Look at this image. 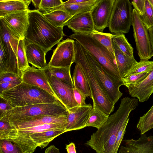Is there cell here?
Returning a JSON list of instances; mask_svg holds the SVG:
<instances>
[{"label":"cell","mask_w":153,"mask_h":153,"mask_svg":"<svg viewBox=\"0 0 153 153\" xmlns=\"http://www.w3.org/2000/svg\"><path fill=\"white\" fill-rule=\"evenodd\" d=\"M66 132L62 129H53L39 133L30 134V137L38 147L43 149L53 140L59 135Z\"/></svg>","instance_id":"obj_26"},{"label":"cell","mask_w":153,"mask_h":153,"mask_svg":"<svg viewBox=\"0 0 153 153\" xmlns=\"http://www.w3.org/2000/svg\"><path fill=\"white\" fill-rule=\"evenodd\" d=\"M124 146H121L119 153H153V135L141 134L137 140H125Z\"/></svg>","instance_id":"obj_18"},{"label":"cell","mask_w":153,"mask_h":153,"mask_svg":"<svg viewBox=\"0 0 153 153\" xmlns=\"http://www.w3.org/2000/svg\"><path fill=\"white\" fill-rule=\"evenodd\" d=\"M66 149L68 153H76L75 145L73 142H71L69 144L66 145Z\"/></svg>","instance_id":"obj_48"},{"label":"cell","mask_w":153,"mask_h":153,"mask_svg":"<svg viewBox=\"0 0 153 153\" xmlns=\"http://www.w3.org/2000/svg\"><path fill=\"white\" fill-rule=\"evenodd\" d=\"M43 15L51 24L57 27H63L66 23L73 17L65 11L59 10Z\"/></svg>","instance_id":"obj_29"},{"label":"cell","mask_w":153,"mask_h":153,"mask_svg":"<svg viewBox=\"0 0 153 153\" xmlns=\"http://www.w3.org/2000/svg\"><path fill=\"white\" fill-rule=\"evenodd\" d=\"M132 4L128 0H115L108 26L115 34L128 33L132 24Z\"/></svg>","instance_id":"obj_9"},{"label":"cell","mask_w":153,"mask_h":153,"mask_svg":"<svg viewBox=\"0 0 153 153\" xmlns=\"http://www.w3.org/2000/svg\"><path fill=\"white\" fill-rule=\"evenodd\" d=\"M137 128L140 131L141 134L153 128V105L146 114L140 117Z\"/></svg>","instance_id":"obj_35"},{"label":"cell","mask_w":153,"mask_h":153,"mask_svg":"<svg viewBox=\"0 0 153 153\" xmlns=\"http://www.w3.org/2000/svg\"><path fill=\"white\" fill-rule=\"evenodd\" d=\"M138 105V99L125 97L121 100L117 110L109 116L103 125L91 136L85 144L96 153H114L117 134L128 120L130 112Z\"/></svg>","instance_id":"obj_1"},{"label":"cell","mask_w":153,"mask_h":153,"mask_svg":"<svg viewBox=\"0 0 153 153\" xmlns=\"http://www.w3.org/2000/svg\"><path fill=\"white\" fill-rule=\"evenodd\" d=\"M93 108V106L89 104L84 106H78L68 110L66 132L85 127Z\"/></svg>","instance_id":"obj_15"},{"label":"cell","mask_w":153,"mask_h":153,"mask_svg":"<svg viewBox=\"0 0 153 153\" xmlns=\"http://www.w3.org/2000/svg\"><path fill=\"white\" fill-rule=\"evenodd\" d=\"M31 0H0V17L29 9Z\"/></svg>","instance_id":"obj_24"},{"label":"cell","mask_w":153,"mask_h":153,"mask_svg":"<svg viewBox=\"0 0 153 153\" xmlns=\"http://www.w3.org/2000/svg\"><path fill=\"white\" fill-rule=\"evenodd\" d=\"M0 97L13 108L36 104L55 103L59 101L45 90L23 81L16 86L0 93Z\"/></svg>","instance_id":"obj_3"},{"label":"cell","mask_w":153,"mask_h":153,"mask_svg":"<svg viewBox=\"0 0 153 153\" xmlns=\"http://www.w3.org/2000/svg\"><path fill=\"white\" fill-rule=\"evenodd\" d=\"M28 15L25 41L39 45L47 53L65 36L63 27H54L38 10H29Z\"/></svg>","instance_id":"obj_2"},{"label":"cell","mask_w":153,"mask_h":153,"mask_svg":"<svg viewBox=\"0 0 153 153\" xmlns=\"http://www.w3.org/2000/svg\"><path fill=\"white\" fill-rule=\"evenodd\" d=\"M29 10L27 9L8 14L2 17L22 39H25V34L29 25Z\"/></svg>","instance_id":"obj_21"},{"label":"cell","mask_w":153,"mask_h":153,"mask_svg":"<svg viewBox=\"0 0 153 153\" xmlns=\"http://www.w3.org/2000/svg\"><path fill=\"white\" fill-rule=\"evenodd\" d=\"M89 0H69L63 2L64 4H75L88 1Z\"/></svg>","instance_id":"obj_50"},{"label":"cell","mask_w":153,"mask_h":153,"mask_svg":"<svg viewBox=\"0 0 153 153\" xmlns=\"http://www.w3.org/2000/svg\"><path fill=\"white\" fill-rule=\"evenodd\" d=\"M71 66L63 67H56L48 65L44 69L50 74L65 83L73 87L74 83L71 74Z\"/></svg>","instance_id":"obj_28"},{"label":"cell","mask_w":153,"mask_h":153,"mask_svg":"<svg viewBox=\"0 0 153 153\" xmlns=\"http://www.w3.org/2000/svg\"><path fill=\"white\" fill-rule=\"evenodd\" d=\"M20 80L21 76L13 73L6 72L0 74V83Z\"/></svg>","instance_id":"obj_42"},{"label":"cell","mask_w":153,"mask_h":153,"mask_svg":"<svg viewBox=\"0 0 153 153\" xmlns=\"http://www.w3.org/2000/svg\"><path fill=\"white\" fill-rule=\"evenodd\" d=\"M81 50L93 73L108 97L114 105L123 95L120 87L123 85V79L111 76L108 73L90 52L80 44Z\"/></svg>","instance_id":"obj_6"},{"label":"cell","mask_w":153,"mask_h":153,"mask_svg":"<svg viewBox=\"0 0 153 153\" xmlns=\"http://www.w3.org/2000/svg\"><path fill=\"white\" fill-rule=\"evenodd\" d=\"M145 1L146 0H133L131 1L132 4L140 16L143 15L144 13Z\"/></svg>","instance_id":"obj_43"},{"label":"cell","mask_w":153,"mask_h":153,"mask_svg":"<svg viewBox=\"0 0 153 153\" xmlns=\"http://www.w3.org/2000/svg\"><path fill=\"white\" fill-rule=\"evenodd\" d=\"M19 134L18 130L11 124L7 117L0 118V139L13 138Z\"/></svg>","instance_id":"obj_31"},{"label":"cell","mask_w":153,"mask_h":153,"mask_svg":"<svg viewBox=\"0 0 153 153\" xmlns=\"http://www.w3.org/2000/svg\"><path fill=\"white\" fill-rule=\"evenodd\" d=\"M115 0H98L90 11L95 30L102 32L109 26Z\"/></svg>","instance_id":"obj_13"},{"label":"cell","mask_w":153,"mask_h":153,"mask_svg":"<svg viewBox=\"0 0 153 153\" xmlns=\"http://www.w3.org/2000/svg\"><path fill=\"white\" fill-rule=\"evenodd\" d=\"M13 138L0 139V153H33L37 144L31 139L30 134L19 132Z\"/></svg>","instance_id":"obj_11"},{"label":"cell","mask_w":153,"mask_h":153,"mask_svg":"<svg viewBox=\"0 0 153 153\" xmlns=\"http://www.w3.org/2000/svg\"><path fill=\"white\" fill-rule=\"evenodd\" d=\"M25 51L27 62L39 69H44L48 65L46 63L47 53L39 45L25 41Z\"/></svg>","instance_id":"obj_22"},{"label":"cell","mask_w":153,"mask_h":153,"mask_svg":"<svg viewBox=\"0 0 153 153\" xmlns=\"http://www.w3.org/2000/svg\"><path fill=\"white\" fill-rule=\"evenodd\" d=\"M56 129L64 130L66 131V124H47L18 129V131L19 132L30 134Z\"/></svg>","instance_id":"obj_34"},{"label":"cell","mask_w":153,"mask_h":153,"mask_svg":"<svg viewBox=\"0 0 153 153\" xmlns=\"http://www.w3.org/2000/svg\"><path fill=\"white\" fill-rule=\"evenodd\" d=\"M74 95L78 106H84L87 105L85 102L86 96L75 87L73 88Z\"/></svg>","instance_id":"obj_45"},{"label":"cell","mask_w":153,"mask_h":153,"mask_svg":"<svg viewBox=\"0 0 153 153\" xmlns=\"http://www.w3.org/2000/svg\"><path fill=\"white\" fill-rule=\"evenodd\" d=\"M22 80L14 81L3 82L0 83V93L2 92L10 89L22 82Z\"/></svg>","instance_id":"obj_46"},{"label":"cell","mask_w":153,"mask_h":153,"mask_svg":"<svg viewBox=\"0 0 153 153\" xmlns=\"http://www.w3.org/2000/svg\"><path fill=\"white\" fill-rule=\"evenodd\" d=\"M88 35L99 41L114 56L112 43V34L101 32L95 30Z\"/></svg>","instance_id":"obj_36"},{"label":"cell","mask_w":153,"mask_h":153,"mask_svg":"<svg viewBox=\"0 0 153 153\" xmlns=\"http://www.w3.org/2000/svg\"><path fill=\"white\" fill-rule=\"evenodd\" d=\"M69 37L75 39L89 51L109 74L123 79L119 72L115 56L97 40L89 35L81 33H74Z\"/></svg>","instance_id":"obj_5"},{"label":"cell","mask_w":153,"mask_h":153,"mask_svg":"<svg viewBox=\"0 0 153 153\" xmlns=\"http://www.w3.org/2000/svg\"><path fill=\"white\" fill-rule=\"evenodd\" d=\"M148 1L153 7V0H148Z\"/></svg>","instance_id":"obj_53"},{"label":"cell","mask_w":153,"mask_h":153,"mask_svg":"<svg viewBox=\"0 0 153 153\" xmlns=\"http://www.w3.org/2000/svg\"><path fill=\"white\" fill-rule=\"evenodd\" d=\"M152 70L153 61L140 60L131 69L125 77L143 72H149Z\"/></svg>","instance_id":"obj_37"},{"label":"cell","mask_w":153,"mask_h":153,"mask_svg":"<svg viewBox=\"0 0 153 153\" xmlns=\"http://www.w3.org/2000/svg\"><path fill=\"white\" fill-rule=\"evenodd\" d=\"M148 30L149 36L153 56V28L149 29Z\"/></svg>","instance_id":"obj_51"},{"label":"cell","mask_w":153,"mask_h":153,"mask_svg":"<svg viewBox=\"0 0 153 153\" xmlns=\"http://www.w3.org/2000/svg\"><path fill=\"white\" fill-rule=\"evenodd\" d=\"M31 1L36 8V10H38L40 8L41 0H31Z\"/></svg>","instance_id":"obj_52"},{"label":"cell","mask_w":153,"mask_h":153,"mask_svg":"<svg viewBox=\"0 0 153 153\" xmlns=\"http://www.w3.org/2000/svg\"><path fill=\"white\" fill-rule=\"evenodd\" d=\"M131 25L138 55L140 60H149L153 56L148 30L134 9H132Z\"/></svg>","instance_id":"obj_10"},{"label":"cell","mask_w":153,"mask_h":153,"mask_svg":"<svg viewBox=\"0 0 153 153\" xmlns=\"http://www.w3.org/2000/svg\"><path fill=\"white\" fill-rule=\"evenodd\" d=\"M0 74L7 72V59L2 45L0 44Z\"/></svg>","instance_id":"obj_44"},{"label":"cell","mask_w":153,"mask_h":153,"mask_svg":"<svg viewBox=\"0 0 153 153\" xmlns=\"http://www.w3.org/2000/svg\"><path fill=\"white\" fill-rule=\"evenodd\" d=\"M63 2L61 0H41L38 10L43 14L48 13L57 10Z\"/></svg>","instance_id":"obj_38"},{"label":"cell","mask_w":153,"mask_h":153,"mask_svg":"<svg viewBox=\"0 0 153 153\" xmlns=\"http://www.w3.org/2000/svg\"><path fill=\"white\" fill-rule=\"evenodd\" d=\"M74 87L84 94L87 97L92 98L90 87L85 73L80 66H75L72 77Z\"/></svg>","instance_id":"obj_25"},{"label":"cell","mask_w":153,"mask_h":153,"mask_svg":"<svg viewBox=\"0 0 153 153\" xmlns=\"http://www.w3.org/2000/svg\"><path fill=\"white\" fill-rule=\"evenodd\" d=\"M129 120H128L126 123L122 126L117 133L116 142L115 143L114 153H117L118 149L123 140L124 135L126 132V129Z\"/></svg>","instance_id":"obj_41"},{"label":"cell","mask_w":153,"mask_h":153,"mask_svg":"<svg viewBox=\"0 0 153 153\" xmlns=\"http://www.w3.org/2000/svg\"><path fill=\"white\" fill-rule=\"evenodd\" d=\"M151 72H143L125 77L123 78V85L126 86L137 85L143 81Z\"/></svg>","instance_id":"obj_40"},{"label":"cell","mask_w":153,"mask_h":153,"mask_svg":"<svg viewBox=\"0 0 153 153\" xmlns=\"http://www.w3.org/2000/svg\"><path fill=\"white\" fill-rule=\"evenodd\" d=\"M75 49L74 62L81 67L87 79L91 92L93 108H99L109 115L113 111L114 105L99 83L81 50L79 43L76 40Z\"/></svg>","instance_id":"obj_4"},{"label":"cell","mask_w":153,"mask_h":153,"mask_svg":"<svg viewBox=\"0 0 153 153\" xmlns=\"http://www.w3.org/2000/svg\"><path fill=\"white\" fill-rule=\"evenodd\" d=\"M75 33L86 34L95 31L90 11L75 15L65 24Z\"/></svg>","instance_id":"obj_19"},{"label":"cell","mask_w":153,"mask_h":153,"mask_svg":"<svg viewBox=\"0 0 153 153\" xmlns=\"http://www.w3.org/2000/svg\"><path fill=\"white\" fill-rule=\"evenodd\" d=\"M68 110L60 101L55 103L36 104L13 108L5 113L10 122L26 117L51 116L67 112Z\"/></svg>","instance_id":"obj_8"},{"label":"cell","mask_w":153,"mask_h":153,"mask_svg":"<svg viewBox=\"0 0 153 153\" xmlns=\"http://www.w3.org/2000/svg\"><path fill=\"white\" fill-rule=\"evenodd\" d=\"M111 37L112 40L126 56L130 58L134 56L133 48L123 34H112Z\"/></svg>","instance_id":"obj_32"},{"label":"cell","mask_w":153,"mask_h":153,"mask_svg":"<svg viewBox=\"0 0 153 153\" xmlns=\"http://www.w3.org/2000/svg\"><path fill=\"white\" fill-rule=\"evenodd\" d=\"M0 98V118H1L4 116L5 113L13 107L3 98Z\"/></svg>","instance_id":"obj_47"},{"label":"cell","mask_w":153,"mask_h":153,"mask_svg":"<svg viewBox=\"0 0 153 153\" xmlns=\"http://www.w3.org/2000/svg\"><path fill=\"white\" fill-rule=\"evenodd\" d=\"M68 113L29 117L10 122L17 130L47 124H66Z\"/></svg>","instance_id":"obj_16"},{"label":"cell","mask_w":153,"mask_h":153,"mask_svg":"<svg viewBox=\"0 0 153 153\" xmlns=\"http://www.w3.org/2000/svg\"><path fill=\"white\" fill-rule=\"evenodd\" d=\"M109 115L98 108H93L86 125L98 129L102 127L108 120Z\"/></svg>","instance_id":"obj_30"},{"label":"cell","mask_w":153,"mask_h":153,"mask_svg":"<svg viewBox=\"0 0 153 153\" xmlns=\"http://www.w3.org/2000/svg\"><path fill=\"white\" fill-rule=\"evenodd\" d=\"M25 40L20 39L17 48V59L19 70L22 74L30 66L27 59L25 51Z\"/></svg>","instance_id":"obj_33"},{"label":"cell","mask_w":153,"mask_h":153,"mask_svg":"<svg viewBox=\"0 0 153 153\" xmlns=\"http://www.w3.org/2000/svg\"><path fill=\"white\" fill-rule=\"evenodd\" d=\"M112 43L117 66L121 76L123 78L138 62L134 56L130 58L126 56L112 39Z\"/></svg>","instance_id":"obj_23"},{"label":"cell","mask_w":153,"mask_h":153,"mask_svg":"<svg viewBox=\"0 0 153 153\" xmlns=\"http://www.w3.org/2000/svg\"><path fill=\"white\" fill-rule=\"evenodd\" d=\"M44 70L50 84L58 100L68 110L78 106L74 97V87L51 75L47 70Z\"/></svg>","instance_id":"obj_14"},{"label":"cell","mask_w":153,"mask_h":153,"mask_svg":"<svg viewBox=\"0 0 153 153\" xmlns=\"http://www.w3.org/2000/svg\"><path fill=\"white\" fill-rule=\"evenodd\" d=\"M21 79L23 82L45 90L58 100L50 84L44 69H37L33 66H30L23 73Z\"/></svg>","instance_id":"obj_17"},{"label":"cell","mask_w":153,"mask_h":153,"mask_svg":"<svg viewBox=\"0 0 153 153\" xmlns=\"http://www.w3.org/2000/svg\"><path fill=\"white\" fill-rule=\"evenodd\" d=\"M146 28H153V7L148 0L145 1V9L144 14L140 16Z\"/></svg>","instance_id":"obj_39"},{"label":"cell","mask_w":153,"mask_h":153,"mask_svg":"<svg viewBox=\"0 0 153 153\" xmlns=\"http://www.w3.org/2000/svg\"><path fill=\"white\" fill-rule=\"evenodd\" d=\"M75 42L72 39H67L59 42L53 51L48 65L56 67L71 66L74 62Z\"/></svg>","instance_id":"obj_12"},{"label":"cell","mask_w":153,"mask_h":153,"mask_svg":"<svg viewBox=\"0 0 153 153\" xmlns=\"http://www.w3.org/2000/svg\"><path fill=\"white\" fill-rule=\"evenodd\" d=\"M45 153H60L59 149L54 145H52L47 148Z\"/></svg>","instance_id":"obj_49"},{"label":"cell","mask_w":153,"mask_h":153,"mask_svg":"<svg viewBox=\"0 0 153 153\" xmlns=\"http://www.w3.org/2000/svg\"><path fill=\"white\" fill-rule=\"evenodd\" d=\"M126 86L132 97L137 98L140 102L147 101L153 93V70L140 83Z\"/></svg>","instance_id":"obj_20"},{"label":"cell","mask_w":153,"mask_h":153,"mask_svg":"<svg viewBox=\"0 0 153 153\" xmlns=\"http://www.w3.org/2000/svg\"><path fill=\"white\" fill-rule=\"evenodd\" d=\"M97 0H89L87 2L75 4H63L58 7L57 10H63L71 16H73L79 13L91 11Z\"/></svg>","instance_id":"obj_27"},{"label":"cell","mask_w":153,"mask_h":153,"mask_svg":"<svg viewBox=\"0 0 153 153\" xmlns=\"http://www.w3.org/2000/svg\"><path fill=\"white\" fill-rule=\"evenodd\" d=\"M21 38L0 17V44L3 48L7 59V72L15 74L21 77L17 59L18 45Z\"/></svg>","instance_id":"obj_7"}]
</instances>
